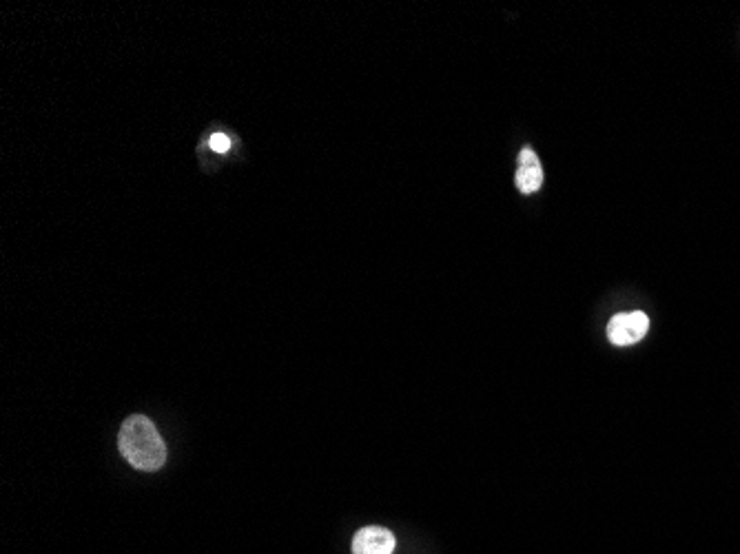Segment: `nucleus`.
<instances>
[{"mask_svg": "<svg viewBox=\"0 0 740 554\" xmlns=\"http://www.w3.org/2000/svg\"><path fill=\"white\" fill-rule=\"evenodd\" d=\"M120 453L133 468L156 473L167 461V446L158 433V428L145 415H131L120 428L118 435Z\"/></svg>", "mask_w": 740, "mask_h": 554, "instance_id": "f257e3e1", "label": "nucleus"}, {"mask_svg": "<svg viewBox=\"0 0 740 554\" xmlns=\"http://www.w3.org/2000/svg\"><path fill=\"white\" fill-rule=\"evenodd\" d=\"M647 331H650V317L643 311L619 313L608 324V340L614 346H632L641 342Z\"/></svg>", "mask_w": 740, "mask_h": 554, "instance_id": "f03ea898", "label": "nucleus"}, {"mask_svg": "<svg viewBox=\"0 0 740 554\" xmlns=\"http://www.w3.org/2000/svg\"><path fill=\"white\" fill-rule=\"evenodd\" d=\"M395 535L382 526L362 528L353 539V554H393Z\"/></svg>", "mask_w": 740, "mask_h": 554, "instance_id": "7ed1b4c3", "label": "nucleus"}, {"mask_svg": "<svg viewBox=\"0 0 740 554\" xmlns=\"http://www.w3.org/2000/svg\"><path fill=\"white\" fill-rule=\"evenodd\" d=\"M517 189L521 193H537L543 184V169L541 162L530 147H523L519 153V162H517Z\"/></svg>", "mask_w": 740, "mask_h": 554, "instance_id": "20e7f679", "label": "nucleus"}, {"mask_svg": "<svg viewBox=\"0 0 740 554\" xmlns=\"http://www.w3.org/2000/svg\"><path fill=\"white\" fill-rule=\"evenodd\" d=\"M209 145H211V149L215 153H226V151L231 149V140L226 138V133H213L211 140H209Z\"/></svg>", "mask_w": 740, "mask_h": 554, "instance_id": "39448f33", "label": "nucleus"}]
</instances>
